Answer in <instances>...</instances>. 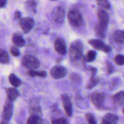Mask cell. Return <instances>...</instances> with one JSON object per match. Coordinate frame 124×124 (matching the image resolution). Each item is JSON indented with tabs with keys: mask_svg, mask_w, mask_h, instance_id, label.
Here are the masks:
<instances>
[{
	"mask_svg": "<svg viewBox=\"0 0 124 124\" xmlns=\"http://www.w3.org/2000/svg\"><path fill=\"white\" fill-rule=\"evenodd\" d=\"M84 46L82 42L79 40L73 42L69 48V57L72 61L79 60L82 56Z\"/></svg>",
	"mask_w": 124,
	"mask_h": 124,
	"instance_id": "1",
	"label": "cell"
},
{
	"mask_svg": "<svg viewBox=\"0 0 124 124\" xmlns=\"http://www.w3.org/2000/svg\"><path fill=\"white\" fill-rule=\"evenodd\" d=\"M68 20L70 25L73 27H79L83 24V18L82 15L78 10H70L67 14Z\"/></svg>",
	"mask_w": 124,
	"mask_h": 124,
	"instance_id": "2",
	"label": "cell"
},
{
	"mask_svg": "<svg viewBox=\"0 0 124 124\" xmlns=\"http://www.w3.org/2000/svg\"><path fill=\"white\" fill-rule=\"evenodd\" d=\"M22 64L27 69L30 70L38 69L40 62L38 59L32 55H25L22 59Z\"/></svg>",
	"mask_w": 124,
	"mask_h": 124,
	"instance_id": "3",
	"label": "cell"
},
{
	"mask_svg": "<svg viewBox=\"0 0 124 124\" xmlns=\"http://www.w3.org/2000/svg\"><path fill=\"white\" fill-rule=\"evenodd\" d=\"M105 99V94L102 92H94L90 96V99L92 104L99 109H101L104 106Z\"/></svg>",
	"mask_w": 124,
	"mask_h": 124,
	"instance_id": "4",
	"label": "cell"
},
{
	"mask_svg": "<svg viewBox=\"0 0 124 124\" xmlns=\"http://www.w3.org/2000/svg\"><path fill=\"white\" fill-rule=\"evenodd\" d=\"M98 24L100 29L106 31L109 23V15L107 12L103 10H100L98 12Z\"/></svg>",
	"mask_w": 124,
	"mask_h": 124,
	"instance_id": "5",
	"label": "cell"
},
{
	"mask_svg": "<svg viewBox=\"0 0 124 124\" xmlns=\"http://www.w3.org/2000/svg\"><path fill=\"white\" fill-rule=\"evenodd\" d=\"M52 17L55 23L58 24H63L65 17V10L61 6H58L53 8L52 12Z\"/></svg>",
	"mask_w": 124,
	"mask_h": 124,
	"instance_id": "6",
	"label": "cell"
},
{
	"mask_svg": "<svg viewBox=\"0 0 124 124\" xmlns=\"http://www.w3.org/2000/svg\"><path fill=\"white\" fill-rule=\"evenodd\" d=\"M88 43L97 50L102 51L105 53H108L111 50L110 46L105 44L103 42V41L100 39H90L88 41Z\"/></svg>",
	"mask_w": 124,
	"mask_h": 124,
	"instance_id": "7",
	"label": "cell"
},
{
	"mask_svg": "<svg viewBox=\"0 0 124 124\" xmlns=\"http://www.w3.org/2000/svg\"><path fill=\"white\" fill-rule=\"evenodd\" d=\"M19 21H20L19 24H20L21 30L24 33H27L30 32L35 25V21L33 19L29 17L21 18Z\"/></svg>",
	"mask_w": 124,
	"mask_h": 124,
	"instance_id": "8",
	"label": "cell"
},
{
	"mask_svg": "<svg viewBox=\"0 0 124 124\" xmlns=\"http://www.w3.org/2000/svg\"><path fill=\"white\" fill-rule=\"evenodd\" d=\"M67 73V70L61 65H55L50 70V75L54 79H59L65 77Z\"/></svg>",
	"mask_w": 124,
	"mask_h": 124,
	"instance_id": "9",
	"label": "cell"
},
{
	"mask_svg": "<svg viewBox=\"0 0 124 124\" xmlns=\"http://www.w3.org/2000/svg\"><path fill=\"white\" fill-rule=\"evenodd\" d=\"M13 115V104L12 101L7 99L5 102L2 113V120L9 121Z\"/></svg>",
	"mask_w": 124,
	"mask_h": 124,
	"instance_id": "10",
	"label": "cell"
},
{
	"mask_svg": "<svg viewBox=\"0 0 124 124\" xmlns=\"http://www.w3.org/2000/svg\"><path fill=\"white\" fill-rule=\"evenodd\" d=\"M54 47L56 52L61 55H65L67 53V46L65 41L62 38H58L54 41Z\"/></svg>",
	"mask_w": 124,
	"mask_h": 124,
	"instance_id": "11",
	"label": "cell"
},
{
	"mask_svg": "<svg viewBox=\"0 0 124 124\" xmlns=\"http://www.w3.org/2000/svg\"><path fill=\"white\" fill-rule=\"evenodd\" d=\"M61 98L62 100L63 107L67 115L69 117H71L73 115V107L70 98L66 94H62L61 96Z\"/></svg>",
	"mask_w": 124,
	"mask_h": 124,
	"instance_id": "12",
	"label": "cell"
},
{
	"mask_svg": "<svg viewBox=\"0 0 124 124\" xmlns=\"http://www.w3.org/2000/svg\"><path fill=\"white\" fill-rule=\"evenodd\" d=\"M119 117L113 113H107L104 116L101 124H117Z\"/></svg>",
	"mask_w": 124,
	"mask_h": 124,
	"instance_id": "13",
	"label": "cell"
},
{
	"mask_svg": "<svg viewBox=\"0 0 124 124\" xmlns=\"http://www.w3.org/2000/svg\"><path fill=\"white\" fill-rule=\"evenodd\" d=\"M26 11L31 14H35L36 13V6L37 4L34 0H27L24 4Z\"/></svg>",
	"mask_w": 124,
	"mask_h": 124,
	"instance_id": "14",
	"label": "cell"
},
{
	"mask_svg": "<svg viewBox=\"0 0 124 124\" xmlns=\"http://www.w3.org/2000/svg\"><path fill=\"white\" fill-rule=\"evenodd\" d=\"M7 99L11 101H15L19 96V93L16 88H8L6 89Z\"/></svg>",
	"mask_w": 124,
	"mask_h": 124,
	"instance_id": "15",
	"label": "cell"
},
{
	"mask_svg": "<svg viewBox=\"0 0 124 124\" xmlns=\"http://www.w3.org/2000/svg\"><path fill=\"white\" fill-rule=\"evenodd\" d=\"M12 42L17 47H22L25 46V41L19 33H15L12 36Z\"/></svg>",
	"mask_w": 124,
	"mask_h": 124,
	"instance_id": "16",
	"label": "cell"
},
{
	"mask_svg": "<svg viewBox=\"0 0 124 124\" xmlns=\"http://www.w3.org/2000/svg\"><path fill=\"white\" fill-rule=\"evenodd\" d=\"M113 102L116 105H121L124 103V92H119L114 94L112 98Z\"/></svg>",
	"mask_w": 124,
	"mask_h": 124,
	"instance_id": "17",
	"label": "cell"
},
{
	"mask_svg": "<svg viewBox=\"0 0 124 124\" xmlns=\"http://www.w3.org/2000/svg\"><path fill=\"white\" fill-rule=\"evenodd\" d=\"M114 40L117 43L124 44V31L116 30L113 33Z\"/></svg>",
	"mask_w": 124,
	"mask_h": 124,
	"instance_id": "18",
	"label": "cell"
},
{
	"mask_svg": "<svg viewBox=\"0 0 124 124\" xmlns=\"http://www.w3.org/2000/svg\"><path fill=\"white\" fill-rule=\"evenodd\" d=\"M27 75L30 77H40L41 78H45L47 76V73L45 71H35V70H29L26 72Z\"/></svg>",
	"mask_w": 124,
	"mask_h": 124,
	"instance_id": "19",
	"label": "cell"
},
{
	"mask_svg": "<svg viewBox=\"0 0 124 124\" xmlns=\"http://www.w3.org/2000/svg\"><path fill=\"white\" fill-rule=\"evenodd\" d=\"M8 80L10 84L14 87H18L21 84V81L14 74H10L9 75Z\"/></svg>",
	"mask_w": 124,
	"mask_h": 124,
	"instance_id": "20",
	"label": "cell"
},
{
	"mask_svg": "<svg viewBox=\"0 0 124 124\" xmlns=\"http://www.w3.org/2000/svg\"><path fill=\"white\" fill-rule=\"evenodd\" d=\"M99 79L96 76V75H92L87 85V88L88 89H92L95 87L99 83Z\"/></svg>",
	"mask_w": 124,
	"mask_h": 124,
	"instance_id": "21",
	"label": "cell"
},
{
	"mask_svg": "<svg viewBox=\"0 0 124 124\" xmlns=\"http://www.w3.org/2000/svg\"><path fill=\"white\" fill-rule=\"evenodd\" d=\"M9 56L6 51L0 49V63L6 64L9 62Z\"/></svg>",
	"mask_w": 124,
	"mask_h": 124,
	"instance_id": "22",
	"label": "cell"
},
{
	"mask_svg": "<svg viewBox=\"0 0 124 124\" xmlns=\"http://www.w3.org/2000/svg\"><path fill=\"white\" fill-rule=\"evenodd\" d=\"M41 121V117L35 115H31L28 118L26 124H40Z\"/></svg>",
	"mask_w": 124,
	"mask_h": 124,
	"instance_id": "23",
	"label": "cell"
},
{
	"mask_svg": "<svg viewBox=\"0 0 124 124\" xmlns=\"http://www.w3.org/2000/svg\"><path fill=\"white\" fill-rule=\"evenodd\" d=\"M97 53L94 50H90L88 51V53H87V54L85 56L84 59L85 61L88 62H92L96 59V57Z\"/></svg>",
	"mask_w": 124,
	"mask_h": 124,
	"instance_id": "24",
	"label": "cell"
},
{
	"mask_svg": "<svg viewBox=\"0 0 124 124\" xmlns=\"http://www.w3.org/2000/svg\"><path fill=\"white\" fill-rule=\"evenodd\" d=\"M30 113L31 115H35L41 117V108L38 105H33L30 106Z\"/></svg>",
	"mask_w": 124,
	"mask_h": 124,
	"instance_id": "25",
	"label": "cell"
},
{
	"mask_svg": "<svg viewBox=\"0 0 124 124\" xmlns=\"http://www.w3.org/2000/svg\"><path fill=\"white\" fill-rule=\"evenodd\" d=\"M96 1L100 7L107 10H108L110 8V4L108 0H96Z\"/></svg>",
	"mask_w": 124,
	"mask_h": 124,
	"instance_id": "26",
	"label": "cell"
},
{
	"mask_svg": "<svg viewBox=\"0 0 124 124\" xmlns=\"http://www.w3.org/2000/svg\"><path fill=\"white\" fill-rule=\"evenodd\" d=\"M86 119L88 124H97V121L94 115L91 113H87L85 115Z\"/></svg>",
	"mask_w": 124,
	"mask_h": 124,
	"instance_id": "27",
	"label": "cell"
},
{
	"mask_svg": "<svg viewBox=\"0 0 124 124\" xmlns=\"http://www.w3.org/2000/svg\"><path fill=\"white\" fill-rule=\"evenodd\" d=\"M115 62L117 65H124V55L122 54H117L115 58Z\"/></svg>",
	"mask_w": 124,
	"mask_h": 124,
	"instance_id": "28",
	"label": "cell"
},
{
	"mask_svg": "<svg viewBox=\"0 0 124 124\" xmlns=\"http://www.w3.org/2000/svg\"><path fill=\"white\" fill-rule=\"evenodd\" d=\"M52 124H69L67 119L63 117L55 119L52 121Z\"/></svg>",
	"mask_w": 124,
	"mask_h": 124,
	"instance_id": "29",
	"label": "cell"
},
{
	"mask_svg": "<svg viewBox=\"0 0 124 124\" xmlns=\"http://www.w3.org/2000/svg\"><path fill=\"white\" fill-rule=\"evenodd\" d=\"M95 32L98 37L101 38H104V37L105 36V31L102 30L101 29H100L98 25H96L95 27Z\"/></svg>",
	"mask_w": 124,
	"mask_h": 124,
	"instance_id": "30",
	"label": "cell"
},
{
	"mask_svg": "<svg viewBox=\"0 0 124 124\" xmlns=\"http://www.w3.org/2000/svg\"><path fill=\"white\" fill-rule=\"evenodd\" d=\"M10 51L11 54L14 56H19L20 55V52H19V49L17 47H15V46L11 47Z\"/></svg>",
	"mask_w": 124,
	"mask_h": 124,
	"instance_id": "31",
	"label": "cell"
},
{
	"mask_svg": "<svg viewBox=\"0 0 124 124\" xmlns=\"http://www.w3.org/2000/svg\"><path fill=\"white\" fill-rule=\"evenodd\" d=\"M107 71L108 74H111L114 71V67L110 62H108L107 64Z\"/></svg>",
	"mask_w": 124,
	"mask_h": 124,
	"instance_id": "32",
	"label": "cell"
},
{
	"mask_svg": "<svg viewBox=\"0 0 124 124\" xmlns=\"http://www.w3.org/2000/svg\"><path fill=\"white\" fill-rule=\"evenodd\" d=\"M14 18L17 20H20L21 19V13L19 11H16L15 12Z\"/></svg>",
	"mask_w": 124,
	"mask_h": 124,
	"instance_id": "33",
	"label": "cell"
},
{
	"mask_svg": "<svg viewBox=\"0 0 124 124\" xmlns=\"http://www.w3.org/2000/svg\"><path fill=\"white\" fill-rule=\"evenodd\" d=\"M120 82H121V80L119 79H113L112 81V86L113 87L118 86Z\"/></svg>",
	"mask_w": 124,
	"mask_h": 124,
	"instance_id": "34",
	"label": "cell"
},
{
	"mask_svg": "<svg viewBox=\"0 0 124 124\" xmlns=\"http://www.w3.org/2000/svg\"><path fill=\"white\" fill-rule=\"evenodd\" d=\"M7 3V0H0V8L4 7Z\"/></svg>",
	"mask_w": 124,
	"mask_h": 124,
	"instance_id": "35",
	"label": "cell"
},
{
	"mask_svg": "<svg viewBox=\"0 0 124 124\" xmlns=\"http://www.w3.org/2000/svg\"><path fill=\"white\" fill-rule=\"evenodd\" d=\"M0 124H9V121H4V120H1Z\"/></svg>",
	"mask_w": 124,
	"mask_h": 124,
	"instance_id": "36",
	"label": "cell"
},
{
	"mask_svg": "<svg viewBox=\"0 0 124 124\" xmlns=\"http://www.w3.org/2000/svg\"><path fill=\"white\" fill-rule=\"evenodd\" d=\"M40 124H48L47 123V122H46V121H44V120H42L41 122L40 123Z\"/></svg>",
	"mask_w": 124,
	"mask_h": 124,
	"instance_id": "37",
	"label": "cell"
},
{
	"mask_svg": "<svg viewBox=\"0 0 124 124\" xmlns=\"http://www.w3.org/2000/svg\"><path fill=\"white\" fill-rule=\"evenodd\" d=\"M122 112H123V113H124V107L123 109H122Z\"/></svg>",
	"mask_w": 124,
	"mask_h": 124,
	"instance_id": "38",
	"label": "cell"
},
{
	"mask_svg": "<svg viewBox=\"0 0 124 124\" xmlns=\"http://www.w3.org/2000/svg\"><path fill=\"white\" fill-rule=\"evenodd\" d=\"M50 1H57V0H50Z\"/></svg>",
	"mask_w": 124,
	"mask_h": 124,
	"instance_id": "39",
	"label": "cell"
},
{
	"mask_svg": "<svg viewBox=\"0 0 124 124\" xmlns=\"http://www.w3.org/2000/svg\"><path fill=\"white\" fill-rule=\"evenodd\" d=\"M79 124H85L84 123H83V122H82V123H80Z\"/></svg>",
	"mask_w": 124,
	"mask_h": 124,
	"instance_id": "40",
	"label": "cell"
}]
</instances>
